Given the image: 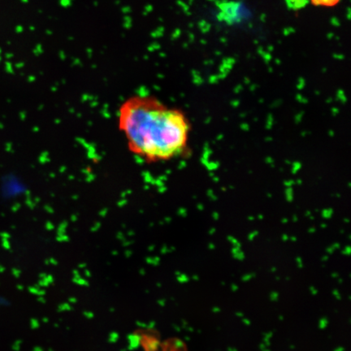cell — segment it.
Listing matches in <instances>:
<instances>
[{
    "label": "cell",
    "instance_id": "cell-1",
    "mask_svg": "<svg viewBox=\"0 0 351 351\" xmlns=\"http://www.w3.org/2000/svg\"><path fill=\"white\" fill-rule=\"evenodd\" d=\"M118 126L134 155L149 163L168 161L188 149L190 124L185 113L148 95L120 105Z\"/></svg>",
    "mask_w": 351,
    "mask_h": 351
},
{
    "label": "cell",
    "instance_id": "cell-2",
    "mask_svg": "<svg viewBox=\"0 0 351 351\" xmlns=\"http://www.w3.org/2000/svg\"><path fill=\"white\" fill-rule=\"evenodd\" d=\"M239 5L234 4L232 6H229L227 8H225L224 14H225V18L228 21H236V19L237 18L239 15Z\"/></svg>",
    "mask_w": 351,
    "mask_h": 351
},
{
    "label": "cell",
    "instance_id": "cell-3",
    "mask_svg": "<svg viewBox=\"0 0 351 351\" xmlns=\"http://www.w3.org/2000/svg\"><path fill=\"white\" fill-rule=\"evenodd\" d=\"M293 2H299V1H305V0H293ZM316 4H333L337 0H313Z\"/></svg>",
    "mask_w": 351,
    "mask_h": 351
}]
</instances>
